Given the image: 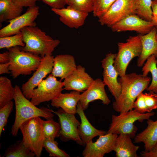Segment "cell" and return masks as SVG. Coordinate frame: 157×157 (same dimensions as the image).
I'll return each mask as SVG.
<instances>
[{"instance_id": "cell-16", "label": "cell", "mask_w": 157, "mask_h": 157, "mask_svg": "<svg viewBox=\"0 0 157 157\" xmlns=\"http://www.w3.org/2000/svg\"><path fill=\"white\" fill-rule=\"evenodd\" d=\"M105 86L101 79L97 78L80 94L79 102L84 110L88 108L90 103L95 100H100L105 105L110 104V101L106 92Z\"/></svg>"}, {"instance_id": "cell-40", "label": "cell", "mask_w": 157, "mask_h": 157, "mask_svg": "<svg viewBox=\"0 0 157 157\" xmlns=\"http://www.w3.org/2000/svg\"><path fill=\"white\" fill-rule=\"evenodd\" d=\"M151 8L153 14L151 22L154 26L157 28V0L152 1Z\"/></svg>"}, {"instance_id": "cell-20", "label": "cell", "mask_w": 157, "mask_h": 157, "mask_svg": "<svg viewBox=\"0 0 157 157\" xmlns=\"http://www.w3.org/2000/svg\"><path fill=\"white\" fill-rule=\"evenodd\" d=\"M157 28L154 27L149 33L144 35H139L142 45V51L137 61V65L143 66L147 59L152 55L157 57V40L156 36Z\"/></svg>"}, {"instance_id": "cell-15", "label": "cell", "mask_w": 157, "mask_h": 157, "mask_svg": "<svg viewBox=\"0 0 157 157\" xmlns=\"http://www.w3.org/2000/svg\"><path fill=\"white\" fill-rule=\"evenodd\" d=\"M154 27L151 22L146 20L136 14L130 15L115 24L110 28L113 32L134 31L144 35Z\"/></svg>"}, {"instance_id": "cell-31", "label": "cell", "mask_w": 157, "mask_h": 157, "mask_svg": "<svg viewBox=\"0 0 157 157\" xmlns=\"http://www.w3.org/2000/svg\"><path fill=\"white\" fill-rule=\"evenodd\" d=\"M25 44L23 41L21 33L9 36L0 37V49H7L17 46L24 47Z\"/></svg>"}, {"instance_id": "cell-39", "label": "cell", "mask_w": 157, "mask_h": 157, "mask_svg": "<svg viewBox=\"0 0 157 157\" xmlns=\"http://www.w3.org/2000/svg\"><path fill=\"white\" fill-rule=\"evenodd\" d=\"M13 2L17 6L23 8L24 7H32L36 6V2L41 0H12Z\"/></svg>"}, {"instance_id": "cell-37", "label": "cell", "mask_w": 157, "mask_h": 157, "mask_svg": "<svg viewBox=\"0 0 157 157\" xmlns=\"http://www.w3.org/2000/svg\"><path fill=\"white\" fill-rule=\"evenodd\" d=\"M146 106L149 112L157 108V98L151 92L143 93Z\"/></svg>"}, {"instance_id": "cell-7", "label": "cell", "mask_w": 157, "mask_h": 157, "mask_svg": "<svg viewBox=\"0 0 157 157\" xmlns=\"http://www.w3.org/2000/svg\"><path fill=\"white\" fill-rule=\"evenodd\" d=\"M118 51L113 65L121 78L125 76L127 68L131 60L140 55L142 45L139 35L130 36L125 42L117 44Z\"/></svg>"}, {"instance_id": "cell-21", "label": "cell", "mask_w": 157, "mask_h": 157, "mask_svg": "<svg viewBox=\"0 0 157 157\" xmlns=\"http://www.w3.org/2000/svg\"><path fill=\"white\" fill-rule=\"evenodd\" d=\"M75 59L69 54H59L54 58L53 66L51 74L61 80L65 79L76 68Z\"/></svg>"}, {"instance_id": "cell-17", "label": "cell", "mask_w": 157, "mask_h": 157, "mask_svg": "<svg viewBox=\"0 0 157 157\" xmlns=\"http://www.w3.org/2000/svg\"><path fill=\"white\" fill-rule=\"evenodd\" d=\"M94 79L80 65L64 79V89L83 92L90 87Z\"/></svg>"}, {"instance_id": "cell-42", "label": "cell", "mask_w": 157, "mask_h": 157, "mask_svg": "<svg viewBox=\"0 0 157 157\" xmlns=\"http://www.w3.org/2000/svg\"><path fill=\"white\" fill-rule=\"evenodd\" d=\"M10 65L9 62L3 63H0V74L10 73L9 69Z\"/></svg>"}, {"instance_id": "cell-4", "label": "cell", "mask_w": 157, "mask_h": 157, "mask_svg": "<svg viewBox=\"0 0 157 157\" xmlns=\"http://www.w3.org/2000/svg\"><path fill=\"white\" fill-rule=\"evenodd\" d=\"M7 49L10 59L9 69L13 78L21 75L31 74L37 69L40 63L42 57L23 51L19 46Z\"/></svg>"}, {"instance_id": "cell-23", "label": "cell", "mask_w": 157, "mask_h": 157, "mask_svg": "<svg viewBox=\"0 0 157 157\" xmlns=\"http://www.w3.org/2000/svg\"><path fill=\"white\" fill-rule=\"evenodd\" d=\"M128 134L118 135L115 141L113 151L117 157H137L139 146L135 145Z\"/></svg>"}, {"instance_id": "cell-19", "label": "cell", "mask_w": 157, "mask_h": 157, "mask_svg": "<svg viewBox=\"0 0 157 157\" xmlns=\"http://www.w3.org/2000/svg\"><path fill=\"white\" fill-rule=\"evenodd\" d=\"M84 111L79 101L77 105L76 113L79 115L81 121L78 131L83 145L85 146L86 143L92 140L94 137L104 135L106 132L94 127L88 121Z\"/></svg>"}, {"instance_id": "cell-3", "label": "cell", "mask_w": 157, "mask_h": 157, "mask_svg": "<svg viewBox=\"0 0 157 157\" xmlns=\"http://www.w3.org/2000/svg\"><path fill=\"white\" fill-rule=\"evenodd\" d=\"M25 45L20 47L24 51L43 57L52 55L55 48L60 44L58 39H54L38 26L25 27L20 31Z\"/></svg>"}, {"instance_id": "cell-44", "label": "cell", "mask_w": 157, "mask_h": 157, "mask_svg": "<svg viewBox=\"0 0 157 157\" xmlns=\"http://www.w3.org/2000/svg\"><path fill=\"white\" fill-rule=\"evenodd\" d=\"M151 92L154 96L156 97L157 98V94L153 92Z\"/></svg>"}, {"instance_id": "cell-34", "label": "cell", "mask_w": 157, "mask_h": 157, "mask_svg": "<svg viewBox=\"0 0 157 157\" xmlns=\"http://www.w3.org/2000/svg\"><path fill=\"white\" fill-rule=\"evenodd\" d=\"M117 0H94L93 16L99 18L104 15Z\"/></svg>"}, {"instance_id": "cell-8", "label": "cell", "mask_w": 157, "mask_h": 157, "mask_svg": "<svg viewBox=\"0 0 157 157\" xmlns=\"http://www.w3.org/2000/svg\"><path fill=\"white\" fill-rule=\"evenodd\" d=\"M61 80H58L56 77L50 74L33 90L31 102L37 106L56 98L64 89L63 83Z\"/></svg>"}, {"instance_id": "cell-35", "label": "cell", "mask_w": 157, "mask_h": 157, "mask_svg": "<svg viewBox=\"0 0 157 157\" xmlns=\"http://www.w3.org/2000/svg\"><path fill=\"white\" fill-rule=\"evenodd\" d=\"M14 104L11 100L0 108V136L6 125L8 117L13 110Z\"/></svg>"}, {"instance_id": "cell-36", "label": "cell", "mask_w": 157, "mask_h": 157, "mask_svg": "<svg viewBox=\"0 0 157 157\" xmlns=\"http://www.w3.org/2000/svg\"><path fill=\"white\" fill-rule=\"evenodd\" d=\"M133 109L142 114L149 112L146 104L142 92L137 98L133 104Z\"/></svg>"}, {"instance_id": "cell-2", "label": "cell", "mask_w": 157, "mask_h": 157, "mask_svg": "<svg viewBox=\"0 0 157 157\" xmlns=\"http://www.w3.org/2000/svg\"><path fill=\"white\" fill-rule=\"evenodd\" d=\"M14 88L15 116L11 129L12 135L17 136L21 124L31 118L35 117H43L47 120L53 118L54 115L51 109L45 107H37L24 96L18 85Z\"/></svg>"}, {"instance_id": "cell-10", "label": "cell", "mask_w": 157, "mask_h": 157, "mask_svg": "<svg viewBox=\"0 0 157 157\" xmlns=\"http://www.w3.org/2000/svg\"><path fill=\"white\" fill-rule=\"evenodd\" d=\"M51 110L59 118L61 127L59 136L61 140L64 142L72 140L83 146L78 131L80 122L76 118L75 115L66 113L61 108L56 111L51 109Z\"/></svg>"}, {"instance_id": "cell-11", "label": "cell", "mask_w": 157, "mask_h": 157, "mask_svg": "<svg viewBox=\"0 0 157 157\" xmlns=\"http://www.w3.org/2000/svg\"><path fill=\"white\" fill-rule=\"evenodd\" d=\"M39 7L36 6L28 8L25 13L11 20L9 24L0 30V37L13 35L21 33L23 28L35 26V20L39 15Z\"/></svg>"}, {"instance_id": "cell-6", "label": "cell", "mask_w": 157, "mask_h": 157, "mask_svg": "<svg viewBox=\"0 0 157 157\" xmlns=\"http://www.w3.org/2000/svg\"><path fill=\"white\" fill-rule=\"evenodd\" d=\"M43 121L40 117H34L24 122L19 128L23 135L24 144L36 157L41 156L45 139Z\"/></svg>"}, {"instance_id": "cell-45", "label": "cell", "mask_w": 157, "mask_h": 157, "mask_svg": "<svg viewBox=\"0 0 157 157\" xmlns=\"http://www.w3.org/2000/svg\"><path fill=\"white\" fill-rule=\"evenodd\" d=\"M156 63L157 64V57L156 58Z\"/></svg>"}, {"instance_id": "cell-26", "label": "cell", "mask_w": 157, "mask_h": 157, "mask_svg": "<svg viewBox=\"0 0 157 157\" xmlns=\"http://www.w3.org/2000/svg\"><path fill=\"white\" fill-rule=\"evenodd\" d=\"M156 57L154 55L149 57L142 68V74L147 76L149 72L152 75L151 84L146 89L147 91L157 94V66Z\"/></svg>"}, {"instance_id": "cell-14", "label": "cell", "mask_w": 157, "mask_h": 157, "mask_svg": "<svg viewBox=\"0 0 157 157\" xmlns=\"http://www.w3.org/2000/svg\"><path fill=\"white\" fill-rule=\"evenodd\" d=\"M117 135L106 133L99 136L95 142L92 140L86 143L82 152L84 157H103L113 151L115 141Z\"/></svg>"}, {"instance_id": "cell-9", "label": "cell", "mask_w": 157, "mask_h": 157, "mask_svg": "<svg viewBox=\"0 0 157 157\" xmlns=\"http://www.w3.org/2000/svg\"><path fill=\"white\" fill-rule=\"evenodd\" d=\"M134 0H117L107 11L99 18L102 25L111 27L126 16L135 14Z\"/></svg>"}, {"instance_id": "cell-5", "label": "cell", "mask_w": 157, "mask_h": 157, "mask_svg": "<svg viewBox=\"0 0 157 157\" xmlns=\"http://www.w3.org/2000/svg\"><path fill=\"white\" fill-rule=\"evenodd\" d=\"M154 112L140 113L134 109L120 113L118 115H112L111 122L106 133H112L118 135L120 134H128L131 138L135 137L138 128L134 123L137 121L142 122L148 120L154 115Z\"/></svg>"}, {"instance_id": "cell-46", "label": "cell", "mask_w": 157, "mask_h": 157, "mask_svg": "<svg viewBox=\"0 0 157 157\" xmlns=\"http://www.w3.org/2000/svg\"><path fill=\"white\" fill-rule=\"evenodd\" d=\"M156 40H157V33L156 35Z\"/></svg>"}, {"instance_id": "cell-29", "label": "cell", "mask_w": 157, "mask_h": 157, "mask_svg": "<svg viewBox=\"0 0 157 157\" xmlns=\"http://www.w3.org/2000/svg\"><path fill=\"white\" fill-rule=\"evenodd\" d=\"M135 14L142 19L151 22L152 17V0H134Z\"/></svg>"}, {"instance_id": "cell-33", "label": "cell", "mask_w": 157, "mask_h": 157, "mask_svg": "<svg viewBox=\"0 0 157 157\" xmlns=\"http://www.w3.org/2000/svg\"><path fill=\"white\" fill-rule=\"evenodd\" d=\"M67 4L80 11L89 13L93 10L94 0H66Z\"/></svg>"}, {"instance_id": "cell-18", "label": "cell", "mask_w": 157, "mask_h": 157, "mask_svg": "<svg viewBox=\"0 0 157 157\" xmlns=\"http://www.w3.org/2000/svg\"><path fill=\"white\" fill-rule=\"evenodd\" d=\"M51 10L59 16L60 21L71 28H78L82 26L88 13L76 10L69 6L61 9L51 8Z\"/></svg>"}, {"instance_id": "cell-41", "label": "cell", "mask_w": 157, "mask_h": 157, "mask_svg": "<svg viewBox=\"0 0 157 157\" xmlns=\"http://www.w3.org/2000/svg\"><path fill=\"white\" fill-rule=\"evenodd\" d=\"M141 156L143 157H157V143L149 151H142Z\"/></svg>"}, {"instance_id": "cell-12", "label": "cell", "mask_w": 157, "mask_h": 157, "mask_svg": "<svg viewBox=\"0 0 157 157\" xmlns=\"http://www.w3.org/2000/svg\"><path fill=\"white\" fill-rule=\"evenodd\" d=\"M53 56L46 55L42 57L40 63L31 77L22 86L21 90L27 99H31L33 90L49 74L51 73L53 68Z\"/></svg>"}, {"instance_id": "cell-22", "label": "cell", "mask_w": 157, "mask_h": 157, "mask_svg": "<svg viewBox=\"0 0 157 157\" xmlns=\"http://www.w3.org/2000/svg\"><path fill=\"white\" fill-rule=\"evenodd\" d=\"M80 93L75 91H72L69 93H61L51 101V104L56 108H60L66 113L75 115L79 101Z\"/></svg>"}, {"instance_id": "cell-25", "label": "cell", "mask_w": 157, "mask_h": 157, "mask_svg": "<svg viewBox=\"0 0 157 157\" xmlns=\"http://www.w3.org/2000/svg\"><path fill=\"white\" fill-rule=\"evenodd\" d=\"M23 8L15 5L12 0H0V22L8 21L21 15Z\"/></svg>"}, {"instance_id": "cell-43", "label": "cell", "mask_w": 157, "mask_h": 157, "mask_svg": "<svg viewBox=\"0 0 157 157\" xmlns=\"http://www.w3.org/2000/svg\"><path fill=\"white\" fill-rule=\"evenodd\" d=\"M10 59L8 51L0 54V63H3L9 62Z\"/></svg>"}, {"instance_id": "cell-32", "label": "cell", "mask_w": 157, "mask_h": 157, "mask_svg": "<svg viewBox=\"0 0 157 157\" xmlns=\"http://www.w3.org/2000/svg\"><path fill=\"white\" fill-rule=\"evenodd\" d=\"M42 125L45 138L55 139L60 136V124L53 118L43 120Z\"/></svg>"}, {"instance_id": "cell-27", "label": "cell", "mask_w": 157, "mask_h": 157, "mask_svg": "<svg viewBox=\"0 0 157 157\" xmlns=\"http://www.w3.org/2000/svg\"><path fill=\"white\" fill-rule=\"evenodd\" d=\"M15 88L7 77H0V108L14 99Z\"/></svg>"}, {"instance_id": "cell-38", "label": "cell", "mask_w": 157, "mask_h": 157, "mask_svg": "<svg viewBox=\"0 0 157 157\" xmlns=\"http://www.w3.org/2000/svg\"><path fill=\"white\" fill-rule=\"evenodd\" d=\"M66 0H41L51 8L61 9L65 8L67 4Z\"/></svg>"}, {"instance_id": "cell-13", "label": "cell", "mask_w": 157, "mask_h": 157, "mask_svg": "<svg viewBox=\"0 0 157 157\" xmlns=\"http://www.w3.org/2000/svg\"><path fill=\"white\" fill-rule=\"evenodd\" d=\"M116 54L108 53L101 61L102 67L103 69V81L107 86L115 100L119 97L122 89L121 84L117 80L119 74L113 65Z\"/></svg>"}, {"instance_id": "cell-1", "label": "cell", "mask_w": 157, "mask_h": 157, "mask_svg": "<svg viewBox=\"0 0 157 157\" xmlns=\"http://www.w3.org/2000/svg\"><path fill=\"white\" fill-rule=\"evenodd\" d=\"M151 78L135 73L126 74L119 82L122 89L120 95L113 103V108L116 112L123 113L133 109L134 102L138 96L149 85Z\"/></svg>"}, {"instance_id": "cell-24", "label": "cell", "mask_w": 157, "mask_h": 157, "mask_svg": "<svg viewBox=\"0 0 157 157\" xmlns=\"http://www.w3.org/2000/svg\"><path fill=\"white\" fill-rule=\"evenodd\" d=\"M147 123L146 128L135 135L134 138L135 143H144L146 151L150 150L157 143V119L154 121L149 119L147 120Z\"/></svg>"}, {"instance_id": "cell-28", "label": "cell", "mask_w": 157, "mask_h": 157, "mask_svg": "<svg viewBox=\"0 0 157 157\" xmlns=\"http://www.w3.org/2000/svg\"><path fill=\"white\" fill-rule=\"evenodd\" d=\"M34 153L24 144L22 140H19L11 144L4 152L6 157H34Z\"/></svg>"}, {"instance_id": "cell-30", "label": "cell", "mask_w": 157, "mask_h": 157, "mask_svg": "<svg viewBox=\"0 0 157 157\" xmlns=\"http://www.w3.org/2000/svg\"><path fill=\"white\" fill-rule=\"evenodd\" d=\"M43 147L49 154L50 157H70L69 154L58 147V143L55 139L45 138Z\"/></svg>"}]
</instances>
